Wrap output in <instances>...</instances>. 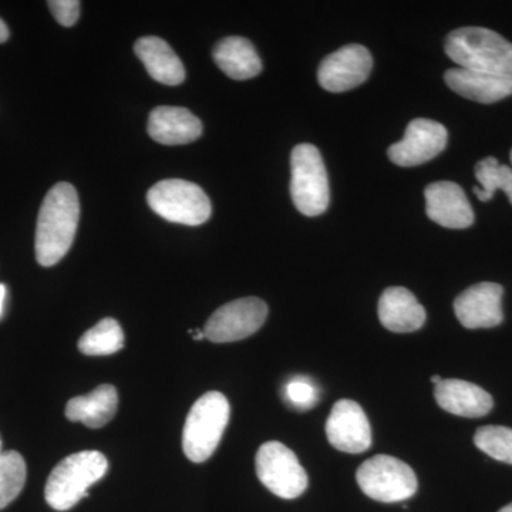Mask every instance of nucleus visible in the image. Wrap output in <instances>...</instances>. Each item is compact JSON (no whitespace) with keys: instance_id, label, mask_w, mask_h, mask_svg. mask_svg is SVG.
I'll return each instance as SVG.
<instances>
[{"instance_id":"1","label":"nucleus","mask_w":512,"mask_h":512,"mask_svg":"<svg viewBox=\"0 0 512 512\" xmlns=\"http://www.w3.org/2000/svg\"><path fill=\"white\" fill-rule=\"evenodd\" d=\"M80 220L76 188L59 183L47 192L37 217L35 251L40 265H56L72 248Z\"/></svg>"},{"instance_id":"2","label":"nucleus","mask_w":512,"mask_h":512,"mask_svg":"<svg viewBox=\"0 0 512 512\" xmlns=\"http://www.w3.org/2000/svg\"><path fill=\"white\" fill-rule=\"evenodd\" d=\"M444 50L461 69L512 77V43L494 30L477 26L453 30Z\"/></svg>"},{"instance_id":"3","label":"nucleus","mask_w":512,"mask_h":512,"mask_svg":"<svg viewBox=\"0 0 512 512\" xmlns=\"http://www.w3.org/2000/svg\"><path fill=\"white\" fill-rule=\"evenodd\" d=\"M109 470V461L100 451L87 450L60 461L45 488L47 504L56 511H67L89 497V488Z\"/></svg>"},{"instance_id":"4","label":"nucleus","mask_w":512,"mask_h":512,"mask_svg":"<svg viewBox=\"0 0 512 512\" xmlns=\"http://www.w3.org/2000/svg\"><path fill=\"white\" fill-rule=\"evenodd\" d=\"M229 403L220 392H208L195 402L183 431L185 456L192 463H204L220 446L229 423Z\"/></svg>"},{"instance_id":"5","label":"nucleus","mask_w":512,"mask_h":512,"mask_svg":"<svg viewBox=\"0 0 512 512\" xmlns=\"http://www.w3.org/2000/svg\"><path fill=\"white\" fill-rule=\"evenodd\" d=\"M291 171V195L296 210L306 217H318L328 210V171L318 148L308 143L293 148Z\"/></svg>"},{"instance_id":"6","label":"nucleus","mask_w":512,"mask_h":512,"mask_svg":"<svg viewBox=\"0 0 512 512\" xmlns=\"http://www.w3.org/2000/svg\"><path fill=\"white\" fill-rule=\"evenodd\" d=\"M147 202L151 210L174 224H204L210 220V198L200 185L185 180H164L150 188Z\"/></svg>"},{"instance_id":"7","label":"nucleus","mask_w":512,"mask_h":512,"mask_svg":"<svg viewBox=\"0 0 512 512\" xmlns=\"http://www.w3.org/2000/svg\"><path fill=\"white\" fill-rule=\"evenodd\" d=\"M360 490L380 503H399L416 494V474L413 468L399 458L375 456L365 461L356 473Z\"/></svg>"},{"instance_id":"8","label":"nucleus","mask_w":512,"mask_h":512,"mask_svg":"<svg viewBox=\"0 0 512 512\" xmlns=\"http://www.w3.org/2000/svg\"><path fill=\"white\" fill-rule=\"evenodd\" d=\"M256 476L271 493L285 500L301 497L308 488L305 468L291 448L279 441H268L259 447L255 458Z\"/></svg>"},{"instance_id":"9","label":"nucleus","mask_w":512,"mask_h":512,"mask_svg":"<svg viewBox=\"0 0 512 512\" xmlns=\"http://www.w3.org/2000/svg\"><path fill=\"white\" fill-rule=\"evenodd\" d=\"M268 306L258 298H242L212 313L204 328L205 339L214 343L238 342L254 335L264 325Z\"/></svg>"},{"instance_id":"10","label":"nucleus","mask_w":512,"mask_h":512,"mask_svg":"<svg viewBox=\"0 0 512 512\" xmlns=\"http://www.w3.org/2000/svg\"><path fill=\"white\" fill-rule=\"evenodd\" d=\"M373 57L362 45L340 47L319 64L318 82L330 93H345L366 82Z\"/></svg>"},{"instance_id":"11","label":"nucleus","mask_w":512,"mask_h":512,"mask_svg":"<svg viewBox=\"0 0 512 512\" xmlns=\"http://www.w3.org/2000/svg\"><path fill=\"white\" fill-rule=\"evenodd\" d=\"M447 128L437 121L416 119L410 121L406 134L399 143L387 150V156L399 167H416L429 163L447 147Z\"/></svg>"},{"instance_id":"12","label":"nucleus","mask_w":512,"mask_h":512,"mask_svg":"<svg viewBox=\"0 0 512 512\" xmlns=\"http://www.w3.org/2000/svg\"><path fill=\"white\" fill-rule=\"evenodd\" d=\"M326 436L343 453L360 454L372 446V427L362 407L353 400L335 403L326 421Z\"/></svg>"},{"instance_id":"13","label":"nucleus","mask_w":512,"mask_h":512,"mask_svg":"<svg viewBox=\"0 0 512 512\" xmlns=\"http://www.w3.org/2000/svg\"><path fill=\"white\" fill-rule=\"evenodd\" d=\"M504 288L494 282L473 285L457 296L454 312L466 329H490L501 325Z\"/></svg>"},{"instance_id":"14","label":"nucleus","mask_w":512,"mask_h":512,"mask_svg":"<svg viewBox=\"0 0 512 512\" xmlns=\"http://www.w3.org/2000/svg\"><path fill=\"white\" fill-rule=\"evenodd\" d=\"M426 212L431 221L450 229L474 224V211L463 188L451 181L429 184L424 190Z\"/></svg>"},{"instance_id":"15","label":"nucleus","mask_w":512,"mask_h":512,"mask_svg":"<svg viewBox=\"0 0 512 512\" xmlns=\"http://www.w3.org/2000/svg\"><path fill=\"white\" fill-rule=\"evenodd\" d=\"M434 397L444 412L467 419L487 416L494 407L490 393L466 380H441L434 387Z\"/></svg>"},{"instance_id":"16","label":"nucleus","mask_w":512,"mask_h":512,"mask_svg":"<svg viewBox=\"0 0 512 512\" xmlns=\"http://www.w3.org/2000/svg\"><path fill=\"white\" fill-rule=\"evenodd\" d=\"M447 86L458 96L481 104H493L512 96V77L473 72V70H447L444 74Z\"/></svg>"},{"instance_id":"17","label":"nucleus","mask_w":512,"mask_h":512,"mask_svg":"<svg viewBox=\"0 0 512 512\" xmlns=\"http://www.w3.org/2000/svg\"><path fill=\"white\" fill-rule=\"evenodd\" d=\"M148 134L164 146H181L201 137L202 123L184 107H156L148 119Z\"/></svg>"},{"instance_id":"18","label":"nucleus","mask_w":512,"mask_h":512,"mask_svg":"<svg viewBox=\"0 0 512 512\" xmlns=\"http://www.w3.org/2000/svg\"><path fill=\"white\" fill-rule=\"evenodd\" d=\"M380 323L394 333H412L423 328L426 309L409 289L387 288L379 299Z\"/></svg>"},{"instance_id":"19","label":"nucleus","mask_w":512,"mask_h":512,"mask_svg":"<svg viewBox=\"0 0 512 512\" xmlns=\"http://www.w3.org/2000/svg\"><path fill=\"white\" fill-rule=\"evenodd\" d=\"M134 52L156 82L165 86H178L184 82L183 62L161 37H141L134 45Z\"/></svg>"},{"instance_id":"20","label":"nucleus","mask_w":512,"mask_h":512,"mask_svg":"<svg viewBox=\"0 0 512 512\" xmlns=\"http://www.w3.org/2000/svg\"><path fill=\"white\" fill-rule=\"evenodd\" d=\"M119 407V394L111 384H101L86 396L74 397L66 406L70 421L83 423L90 429H101L114 419Z\"/></svg>"},{"instance_id":"21","label":"nucleus","mask_w":512,"mask_h":512,"mask_svg":"<svg viewBox=\"0 0 512 512\" xmlns=\"http://www.w3.org/2000/svg\"><path fill=\"white\" fill-rule=\"evenodd\" d=\"M215 63L234 80H248L262 72V60L245 37H225L214 47Z\"/></svg>"},{"instance_id":"22","label":"nucleus","mask_w":512,"mask_h":512,"mask_svg":"<svg viewBox=\"0 0 512 512\" xmlns=\"http://www.w3.org/2000/svg\"><path fill=\"white\" fill-rule=\"evenodd\" d=\"M79 350L87 356H109L124 348V332L116 319L100 320L79 340Z\"/></svg>"},{"instance_id":"23","label":"nucleus","mask_w":512,"mask_h":512,"mask_svg":"<svg viewBox=\"0 0 512 512\" xmlns=\"http://www.w3.org/2000/svg\"><path fill=\"white\" fill-rule=\"evenodd\" d=\"M476 178L481 187H474V194L483 202L493 200L495 191H504L512 205V168L498 163L497 158L487 157L478 161Z\"/></svg>"},{"instance_id":"24","label":"nucleus","mask_w":512,"mask_h":512,"mask_svg":"<svg viewBox=\"0 0 512 512\" xmlns=\"http://www.w3.org/2000/svg\"><path fill=\"white\" fill-rule=\"evenodd\" d=\"M26 483L25 458L18 451H6L0 457V510L22 493Z\"/></svg>"},{"instance_id":"25","label":"nucleus","mask_w":512,"mask_h":512,"mask_svg":"<svg viewBox=\"0 0 512 512\" xmlns=\"http://www.w3.org/2000/svg\"><path fill=\"white\" fill-rule=\"evenodd\" d=\"M474 444L487 456L512 466V429L510 427H480L474 434Z\"/></svg>"},{"instance_id":"26","label":"nucleus","mask_w":512,"mask_h":512,"mask_svg":"<svg viewBox=\"0 0 512 512\" xmlns=\"http://www.w3.org/2000/svg\"><path fill=\"white\" fill-rule=\"evenodd\" d=\"M284 400L299 412L312 409L319 402L318 387L306 377H293L286 383Z\"/></svg>"},{"instance_id":"27","label":"nucleus","mask_w":512,"mask_h":512,"mask_svg":"<svg viewBox=\"0 0 512 512\" xmlns=\"http://www.w3.org/2000/svg\"><path fill=\"white\" fill-rule=\"evenodd\" d=\"M47 6L52 10L57 22L64 28L76 25L80 15V2L77 0H50Z\"/></svg>"},{"instance_id":"28","label":"nucleus","mask_w":512,"mask_h":512,"mask_svg":"<svg viewBox=\"0 0 512 512\" xmlns=\"http://www.w3.org/2000/svg\"><path fill=\"white\" fill-rule=\"evenodd\" d=\"M9 39V28L2 19H0V43H5Z\"/></svg>"},{"instance_id":"29","label":"nucleus","mask_w":512,"mask_h":512,"mask_svg":"<svg viewBox=\"0 0 512 512\" xmlns=\"http://www.w3.org/2000/svg\"><path fill=\"white\" fill-rule=\"evenodd\" d=\"M190 333L192 335V339L197 340V342H200V340L205 339L204 330H200V329L190 330Z\"/></svg>"},{"instance_id":"30","label":"nucleus","mask_w":512,"mask_h":512,"mask_svg":"<svg viewBox=\"0 0 512 512\" xmlns=\"http://www.w3.org/2000/svg\"><path fill=\"white\" fill-rule=\"evenodd\" d=\"M6 298V286L0 284V316H2L3 312V303H5Z\"/></svg>"},{"instance_id":"31","label":"nucleus","mask_w":512,"mask_h":512,"mask_svg":"<svg viewBox=\"0 0 512 512\" xmlns=\"http://www.w3.org/2000/svg\"><path fill=\"white\" fill-rule=\"evenodd\" d=\"M441 380H443V379H441V377L439 375L431 376V382H433L434 384L440 383Z\"/></svg>"},{"instance_id":"32","label":"nucleus","mask_w":512,"mask_h":512,"mask_svg":"<svg viewBox=\"0 0 512 512\" xmlns=\"http://www.w3.org/2000/svg\"><path fill=\"white\" fill-rule=\"evenodd\" d=\"M498 512H512V504L505 505V507L501 508Z\"/></svg>"},{"instance_id":"33","label":"nucleus","mask_w":512,"mask_h":512,"mask_svg":"<svg viewBox=\"0 0 512 512\" xmlns=\"http://www.w3.org/2000/svg\"><path fill=\"white\" fill-rule=\"evenodd\" d=\"M0 447H2V440H0ZM0 457H2V451H0Z\"/></svg>"},{"instance_id":"34","label":"nucleus","mask_w":512,"mask_h":512,"mask_svg":"<svg viewBox=\"0 0 512 512\" xmlns=\"http://www.w3.org/2000/svg\"><path fill=\"white\" fill-rule=\"evenodd\" d=\"M511 164H512V150H511Z\"/></svg>"}]
</instances>
